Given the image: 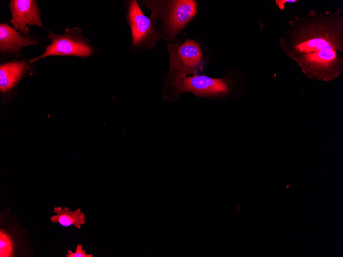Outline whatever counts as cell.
Segmentation results:
<instances>
[{
  "instance_id": "cell-7",
  "label": "cell",
  "mask_w": 343,
  "mask_h": 257,
  "mask_svg": "<svg viewBox=\"0 0 343 257\" xmlns=\"http://www.w3.org/2000/svg\"><path fill=\"white\" fill-rule=\"evenodd\" d=\"M11 12L10 22L16 29L25 35H28V26L43 27L40 11L35 1L12 0L10 3Z\"/></svg>"
},
{
  "instance_id": "cell-1",
  "label": "cell",
  "mask_w": 343,
  "mask_h": 257,
  "mask_svg": "<svg viewBox=\"0 0 343 257\" xmlns=\"http://www.w3.org/2000/svg\"><path fill=\"white\" fill-rule=\"evenodd\" d=\"M282 52L311 79L328 82L343 70V15L310 10L304 16L289 22L279 39Z\"/></svg>"
},
{
  "instance_id": "cell-5",
  "label": "cell",
  "mask_w": 343,
  "mask_h": 257,
  "mask_svg": "<svg viewBox=\"0 0 343 257\" xmlns=\"http://www.w3.org/2000/svg\"><path fill=\"white\" fill-rule=\"evenodd\" d=\"M165 3V32L169 38H173L195 16L197 3L191 0L172 1Z\"/></svg>"
},
{
  "instance_id": "cell-9",
  "label": "cell",
  "mask_w": 343,
  "mask_h": 257,
  "mask_svg": "<svg viewBox=\"0 0 343 257\" xmlns=\"http://www.w3.org/2000/svg\"><path fill=\"white\" fill-rule=\"evenodd\" d=\"M24 61H13L0 67V90L5 93L11 89L29 68Z\"/></svg>"
},
{
  "instance_id": "cell-10",
  "label": "cell",
  "mask_w": 343,
  "mask_h": 257,
  "mask_svg": "<svg viewBox=\"0 0 343 257\" xmlns=\"http://www.w3.org/2000/svg\"><path fill=\"white\" fill-rule=\"evenodd\" d=\"M56 214L50 217L53 223H59L63 227L73 225L80 229L82 225L86 223L85 214L80 208L71 211L67 207L62 208L61 206L55 207L52 211Z\"/></svg>"
},
{
  "instance_id": "cell-6",
  "label": "cell",
  "mask_w": 343,
  "mask_h": 257,
  "mask_svg": "<svg viewBox=\"0 0 343 257\" xmlns=\"http://www.w3.org/2000/svg\"><path fill=\"white\" fill-rule=\"evenodd\" d=\"M127 17L135 46L151 45L159 39L151 19L142 12L136 1L130 2Z\"/></svg>"
},
{
  "instance_id": "cell-8",
  "label": "cell",
  "mask_w": 343,
  "mask_h": 257,
  "mask_svg": "<svg viewBox=\"0 0 343 257\" xmlns=\"http://www.w3.org/2000/svg\"><path fill=\"white\" fill-rule=\"evenodd\" d=\"M38 44L36 40L22 35L8 24L1 23L0 50L1 52L18 54L22 47Z\"/></svg>"
},
{
  "instance_id": "cell-3",
  "label": "cell",
  "mask_w": 343,
  "mask_h": 257,
  "mask_svg": "<svg viewBox=\"0 0 343 257\" xmlns=\"http://www.w3.org/2000/svg\"><path fill=\"white\" fill-rule=\"evenodd\" d=\"M170 56V71L174 78L197 74L205 64L199 44L187 39L181 45L168 47Z\"/></svg>"
},
{
  "instance_id": "cell-12",
  "label": "cell",
  "mask_w": 343,
  "mask_h": 257,
  "mask_svg": "<svg viewBox=\"0 0 343 257\" xmlns=\"http://www.w3.org/2000/svg\"><path fill=\"white\" fill-rule=\"evenodd\" d=\"M68 254H66V257H92L93 255L87 254L85 249H83L82 245L79 244L76 248L74 252L70 250H67Z\"/></svg>"
},
{
  "instance_id": "cell-11",
  "label": "cell",
  "mask_w": 343,
  "mask_h": 257,
  "mask_svg": "<svg viewBox=\"0 0 343 257\" xmlns=\"http://www.w3.org/2000/svg\"><path fill=\"white\" fill-rule=\"evenodd\" d=\"M13 244L8 234L1 230L0 232V256H12Z\"/></svg>"
},
{
  "instance_id": "cell-2",
  "label": "cell",
  "mask_w": 343,
  "mask_h": 257,
  "mask_svg": "<svg viewBox=\"0 0 343 257\" xmlns=\"http://www.w3.org/2000/svg\"><path fill=\"white\" fill-rule=\"evenodd\" d=\"M170 85L176 96L192 92L199 97L223 96L232 90L229 79L214 78L205 75L175 78Z\"/></svg>"
},
{
  "instance_id": "cell-13",
  "label": "cell",
  "mask_w": 343,
  "mask_h": 257,
  "mask_svg": "<svg viewBox=\"0 0 343 257\" xmlns=\"http://www.w3.org/2000/svg\"><path fill=\"white\" fill-rule=\"evenodd\" d=\"M296 1L295 0H281V1H275L276 5L278 6V8L281 10L284 9V6L285 5V4L288 3H295Z\"/></svg>"
},
{
  "instance_id": "cell-4",
  "label": "cell",
  "mask_w": 343,
  "mask_h": 257,
  "mask_svg": "<svg viewBox=\"0 0 343 257\" xmlns=\"http://www.w3.org/2000/svg\"><path fill=\"white\" fill-rule=\"evenodd\" d=\"M49 38L51 43L47 46L45 52L40 56L31 59L30 63L51 55H73L85 57L90 55L93 49L78 28L65 29V33L57 35L49 32Z\"/></svg>"
}]
</instances>
